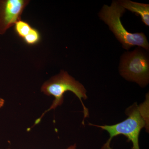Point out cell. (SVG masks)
Wrapping results in <instances>:
<instances>
[{"label": "cell", "instance_id": "obj_1", "mask_svg": "<svg viewBox=\"0 0 149 149\" xmlns=\"http://www.w3.org/2000/svg\"><path fill=\"white\" fill-rule=\"evenodd\" d=\"M128 117L122 122L112 125H98L89 123V125L95 126L106 130L109 135V138L101 149H112L111 142L114 137L123 135L132 143L131 149H140L139 137L141 130L144 128L149 129V95L146 101L140 105L134 104L125 111Z\"/></svg>", "mask_w": 149, "mask_h": 149}, {"label": "cell", "instance_id": "obj_2", "mask_svg": "<svg viewBox=\"0 0 149 149\" xmlns=\"http://www.w3.org/2000/svg\"><path fill=\"white\" fill-rule=\"evenodd\" d=\"M41 91L46 95L53 96L54 100L50 107L44 112L41 117L36 120L35 125L40 122L47 112L52 109H55L57 107L61 105L64 100L65 93L68 91L74 93L82 104L84 113L83 124H85L84 120L89 116V111L83 102V99H88L86 94L87 91L81 83L75 80L66 71L61 70L58 74L55 75L45 82L41 87Z\"/></svg>", "mask_w": 149, "mask_h": 149}, {"label": "cell", "instance_id": "obj_3", "mask_svg": "<svg viewBox=\"0 0 149 149\" xmlns=\"http://www.w3.org/2000/svg\"><path fill=\"white\" fill-rule=\"evenodd\" d=\"M125 11L118 1H113L110 6H103L99 13V16L108 25L124 49L128 50L133 46H137L148 50L149 44L145 34L142 32L130 33L123 25L120 17Z\"/></svg>", "mask_w": 149, "mask_h": 149}, {"label": "cell", "instance_id": "obj_4", "mask_svg": "<svg viewBox=\"0 0 149 149\" xmlns=\"http://www.w3.org/2000/svg\"><path fill=\"white\" fill-rule=\"evenodd\" d=\"M119 72L125 80L135 82L142 88L149 83L148 55L141 48L125 53L120 59Z\"/></svg>", "mask_w": 149, "mask_h": 149}, {"label": "cell", "instance_id": "obj_5", "mask_svg": "<svg viewBox=\"0 0 149 149\" xmlns=\"http://www.w3.org/2000/svg\"><path fill=\"white\" fill-rule=\"evenodd\" d=\"M29 2L27 0H0V35H3L17 22Z\"/></svg>", "mask_w": 149, "mask_h": 149}, {"label": "cell", "instance_id": "obj_6", "mask_svg": "<svg viewBox=\"0 0 149 149\" xmlns=\"http://www.w3.org/2000/svg\"><path fill=\"white\" fill-rule=\"evenodd\" d=\"M123 8L140 15L142 21L146 26L149 25V5L132 1L129 0L118 1Z\"/></svg>", "mask_w": 149, "mask_h": 149}, {"label": "cell", "instance_id": "obj_7", "mask_svg": "<svg viewBox=\"0 0 149 149\" xmlns=\"http://www.w3.org/2000/svg\"><path fill=\"white\" fill-rule=\"evenodd\" d=\"M33 28L28 22L21 19L17 22L14 24L15 32L22 40L29 35Z\"/></svg>", "mask_w": 149, "mask_h": 149}, {"label": "cell", "instance_id": "obj_8", "mask_svg": "<svg viewBox=\"0 0 149 149\" xmlns=\"http://www.w3.org/2000/svg\"><path fill=\"white\" fill-rule=\"evenodd\" d=\"M41 40V35L40 32L33 28L29 35L24 37L22 40L28 45L33 46L39 44Z\"/></svg>", "mask_w": 149, "mask_h": 149}, {"label": "cell", "instance_id": "obj_9", "mask_svg": "<svg viewBox=\"0 0 149 149\" xmlns=\"http://www.w3.org/2000/svg\"><path fill=\"white\" fill-rule=\"evenodd\" d=\"M7 149H11L8 148ZM66 149H77V145H76L75 144L71 145V146H70L69 147H68V148H66Z\"/></svg>", "mask_w": 149, "mask_h": 149}, {"label": "cell", "instance_id": "obj_10", "mask_svg": "<svg viewBox=\"0 0 149 149\" xmlns=\"http://www.w3.org/2000/svg\"><path fill=\"white\" fill-rule=\"evenodd\" d=\"M5 101L2 98H0V108H1L2 107H3Z\"/></svg>", "mask_w": 149, "mask_h": 149}]
</instances>
